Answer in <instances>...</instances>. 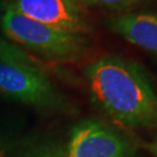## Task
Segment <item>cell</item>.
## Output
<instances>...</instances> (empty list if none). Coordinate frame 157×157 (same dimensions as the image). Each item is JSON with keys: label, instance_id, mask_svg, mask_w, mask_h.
<instances>
[{"label": "cell", "instance_id": "6da1fadb", "mask_svg": "<svg viewBox=\"0 0 157 157\" xmlns=\"http://www.w3.org/2000/svg\"><path fill=\"white\" fill-rule=\"evenodd\" d=\"M91 95L120 124L157 126V93L143 67L120 56H105L84 69Z\"/></svg>", "mask_w": 157, "mask_h": 157}, {"label": "cell", "instance_id": "7a4b0ae2", "mask_svg": "<svg viewBox=\"0 0 157 157\" xmlns=\"http://www.w3.org/2000/svg\"><path fill=\"white\" fill-rule=\"evenodd\" d=\"M1 28L8 39L50 59L73 61L85 51L82 34L37 22L12 8H7L1 17Z\"/></svg>", "mask_w": 157, "mask_h": 157}, {"label": "cell", "instance_id": "3957f363", "mask_svg": "<svg viewBox=\"0 0 157 157\" xmlns=\"http://www.w3.org/2000/svg\"><path fill=\"white\" fill-rule=\"evenodd\" d=\"M0 93L37 108H58L63 102L49 78L27 63H0Z\"/></svg>", "mask_w": 157, "mask_h": 157}, {"label": "cell", "instance_id": "277c9868", "mask_svg": "<svg viewBox=\"0 0 157 157\" xmlns=\"http://www.w3.org/2000/svg\"><path fill=\"white\" fill-rule=\"evenodd\" d=\"M132 147L115 129L98 120H84L71 130L67 157H129Z\"/></svg>", "mask_w": 157, "mask_h": 157}, {"label": "cell", "instance_id": "5b68a950", "mask_svg": "<svg viewBox=\"0 0 157 157\" xmlns=\"http://www.w3.org/2000/svg\"><path fill=\"white\" fill-rule=\"evenodd\" d=\"M8 8L54 28L77 34L92 30L77 0H12Z\"/></svg>", "mask_w": 157, "mask_h": 157}, {"label": "cell", "instance_id": "8992f818", "mask_svg": "<svg viewBox=\"0 0 157 157\" xmlns=\"http://www.w3.org/2000/svg\"><path fill=\"white\" fill-rule=\"evenodd\" d=\"M112 29L126 41L157 55V13H127L112 19Z\"/></svg>", "mask_w": 157, "mask_h": 157}, {"label": "cell", "instance_id": "52a82bcc", "mask_svg": "<svg viewBox=\"0 0 157 157\" xmlns=\"http://www.w3.org/2000/svg\"><path fill=\"white\" fill-rule=\"evenodd\" d=\"M20 157H67L65 147L55 141H44L28 148Z\"/></svg>", "mask_w": 157, "mask_h": 157}, {"label": "cell", "instance_id": "ba28073f", "mask_svg": "<svg viewBox=\"0 0 157 157\" xmlns=\"http://www.w3.org/2000/svg\"><path fill=\"white\" fill-rule=\"evenodd\" d=\"M0 63H27L32 64V58L17 45L0 39Z\"/></svg>", "mask_w": 157, "mask_h": 157}, {"label": "cell", "instance_id": "9c48e42d", "mask_svg": "<svg viewBox=\"0 0 157 157\" xmlns=\"http://www.w3.org/2000/svg\"><path fill=\"white\" fill-rule=\"evenodd\" d=\"M79 4L89 6H98L108 10H122L132 5H135L143 0H77Z\"/></svg>", "mask_w": 157, "mask_h": 157}, {"label": "cell", "instance_id": "30bf717a", "mask_svg": "<svg viewBox=\"0 0 157 157\" xmlns=\"http://www.w3.org/2000/svg\"><path fill=\"white\" fill-rule=\"evenodd\" d=\"M10 151V142L0 139V157H7Z\"/></svg>", "mask_w": 157, "mask_h": 157}, {"label": "cell", "instance_id": "8fae6325", "mask_svg": "<svg viewBox=\"0 0 157 157\" xmlns=\"http://www.w3.org/2000/svg\"><path fill=\"white\" fill-rule=\"evenodd\" d=\"M152 151H154V154H155L157 157V141L154 143V146H152Z\"/></svg>", "mask_w": 157, "mask_h": 157}]
</instances>
